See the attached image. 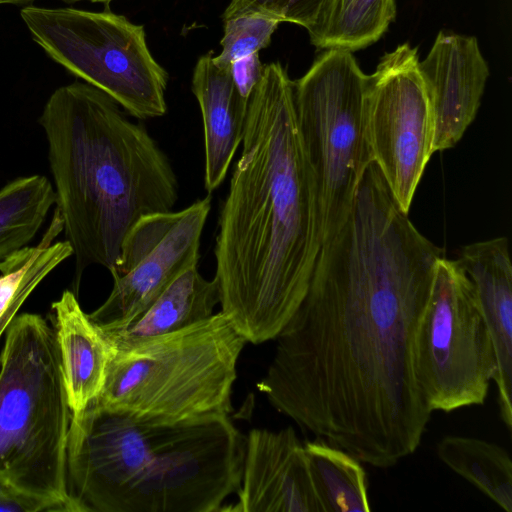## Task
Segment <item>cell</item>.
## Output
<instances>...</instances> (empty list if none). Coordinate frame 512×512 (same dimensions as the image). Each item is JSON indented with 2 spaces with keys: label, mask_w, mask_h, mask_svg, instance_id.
<instances>
[{
  "label": "cell",
  "mask_w": 512,
  "mask_h": 512,
  "mask_svg": "<svg viewBox=\"0 0 512 512\" xmlns=\"http://www.w3.org/2000/svg\"><path fill=\"white\" fill-rule=\"evenodd\" d=\"M56 204L43 175L17 178L0 189V261L28 246Z\"/></svg>",
  "instance_id": "7402d4cb"
},
{
  "label": "cell",
  "mask_w": 512,
  "mask_h": 512,
  "mask_svg": "<svg viewBox=\"0 0 512 512\" xmlns=\"http://www.w3.org/2000/svg\"><path fill=\"white\" fill-rule=\"evenodd\" d=\"M35 1L36 0H0V6L1 5H16V6L25 7V6L31 5ZM61 1H63L66 4H74L77 2H81V1H88L91 3H102L107 6L113 0H61Z\"/></svg>",
  "instance_id": "83f0119b"
},
{
  "label": "cell",
  "mask_w": 512,
  "mask_h": 512,
  "mask_svg": "<svg viewBox=\"0 0 512 512\" xmlns=\"http://www.w3.org/2000/svg\"><path fill=\"white\" fill-rule=\"evenodd\" d=\"M203 123L205 170L208 193L224 181L244 136L248 100L234 83L230 70L217 66L211 54L202 55L192 75Z\"/></svg>",
  "instance_id": "e0dca14e"
},
{
  "label": "cell",
  "mask_w": 512,
  "mask_h": 512,
  "mask_svg": "<svg viewBox=\"0 0 512 512\" xmlns=\"http://www.w3.org/2000/svg\"><path fill=\"white\" fill-rule=\"evenodd\" d=\"M304 445L321 512H368L367 474L360 461L319 438Z\"/></svg>",
  "instance_id": "d6986e66"
},
{
  "label": "cell",
  "mask_w": 512,
  "mask_h": 512,
  "mask_svg": "<svg viewBox=\"0 0 512 512\" xmlns=\"http://www.w3.org/2000/svg\"><path fill=\"white\" fill-rule=\"evenodd\" d=\"M280 22L259 16L242 15L224 20V35L220 41L222 51L212 56L213 62L223 69L248 55L259 53L269 46L271 37Z\"/></svg>",
  "instance_id": "603a6c76"
},
{
  "label": "cell",
  "mask_w": 512,
  "mask_h": 512,
  "mask_svg": "<svg viewBox=\"0 0 512 512\" xmlns=\"http://www.w3.org/2000/svg\"><path fill=\"white\" fill-rule=\"evenodd\" d=\"M320 248L293 81L272 62L248 99L214 249L221 312L247 342L276 338L306 295Z\"/></svg>",
  "instance_id": "7a4b0ae2"
},
{
  "label": "cell",
  "mask_w": 512,
  "mask_h": 512,
  "mask_svg": "<svg viewBox=\"0 0 512 512\" xmlns=\"http://www.w3.org/2000/svg\"><path fill=\"white\" fill-rule=\"evenodd\" d=\"M330 0H231L221 15L226 20L259 15L304 27L311 35L319 26Z\"/></svg>",
  "instance_id": "cb8c5ba5"
},
{
  "label": "cell",
  "mask_w": 512,
  "mask_h": 512,
  "mask_svg": "<svg viewBox=\"0 0 512 512\" xmlns=\"http://www.w3.org/2000/svg\"><path fill=\"white\" fill-rule=\"evenodd\" d=\"M368 75L352 52L327 49L297 81L294 107L313 178L321 246L342 227L372 162L366 136Z\"/></svg>",
  "instance_id": "8992f818"
},
{
  "label": "cell",
  "mask_w": 512,
  "mask_h": 512,
  "mask_svg": "<svg viewBox=\"0 0 512 512\" xmlns=\"http://www.w3.org/2000/svg\"><path fill=\"white\" fill-rule=\"evenodd\" d=\"M52 324L72 417L101 393L114 348L69 290L52 303Z\"/></svg>",
  "instance_id": "2e32d148"
},
{
  "label": "cell",
  "mask_w": 512,
  "mask_h": 512,
  "mask_svg": "<svg viewBox=\"0 0 512 512\" xmlns=\"http://www.w3.org/2000/svg\"><path fill=\"white\" fill-rule=\"evenodd\" d=\"M20 17L35 43L72 75L144 120L165 115L168 73L151 54L143 25L109 8L28 5Z\"/></svg>",
  "instance_id": "52a82bcc"
},
{
  "label": "cell",
  "mask_w": 512,
  "mask_h": 512,
  "mask_svg": "<svg viewBox=\"0 0 512 512\" xmlns=\"http://www.w3.org/2000/svg\"><path fill=\"white\" fill-rule=\"evenodd\" d=\"M458 263L470 279L490 333L502 421L512 429V265L508 240L498 237L464 246Z\"/></svg>",
  "instance_id": "9a60e30c"
},
{
  "label": "cell",
  "mask_w": 512,
  "mask_h": 512,
  "mask_svg": "<svg viewBox=\"0 0 512 512\" xmlns=\"http://www.w3.org/2000/svg\"><path fill=\"white\" fill-rule=\"evenodd\" d=\"M442 248L412 224L370 162L340 230L257 383L280 413L360 462L388 468L420 445L432 411L415 369Z\"/></svg>",
  "instance_id": "6da1fadb"
},
{
  "label": "cell",
  "mask_w": 512,
  "mask_h": 512,
  "mask_svg": "<svg viewBox=\"0 0 512 512\" xmlns=\"http://www.w3.org/2000/svg\"><path fill=\"white\" fill-rule=\"evenodd\" d=\"M432 120V152L452 148L476 117L489 67L473 36L439 32L418 63Z\"/></svg>",
  "instance_id": "4fadbf2b"
},
{
  "label": "cell",
  "mask_w": 512,
  "mask_h": 512,
  "mask_svg": "<svg viewBox=\"0 0 512 512\" xmlns=\"http://www.w3.org/2000/svg\"><path fill=\"white\" fill-rule=\"evenodd\" d=\"M217 304H220L217 281L205 279L197 267H193L166 288L129 326L103 333L114 349H125L206 320L214 314Z\"/></svg>",
  "instance_id": "ac0fdd59"
},
{
  "label": "cell",
  "mask_w": 512,
  "mask_h": 512,
  "mask_svg": "<svg viewBox=\"0 0 512 512\" xmlns=\"http://www.w3.org/2000/svg\"><path fill=\"white\" fill-rule=\"evenodd\" d=\"M71 417L53 326L15 316L0 356V478L82 512L67 483Z\"/></svg>",
  "instance_id": "277c9868"
},
{
  "label": "cell",
  "mask_w": 512,
  "mask_h": 512,
  "mask_svg": "<svg viewBox=\"0 0 512 512\" xmlns=\"http://www.w3.org/2000/svg\"><path fill=\"white\" fill-rule=\"evenodd\" d=\"M247 340L223 313L114 349L92 402L142 420L176 423L232 412L238 358Z\"/></svg>",
  "instance_id": "5b68a950"
},
{
  "label": "cell",
  "mask_w": 512,
  "mask_h": 512,
  "mask_svg": "<svg viewBox=\"0 0 512 512\" xmlns=\"http://www.w3.org/2000/svg\"><path fill=\"white\" fill-rule=\"evenodd\" d=\"M418 63L417 49L397 46L368 75L366 92L371 158L405 213L433 154V120Z\"/></svg>",
  "instance_id": "30bf717a"
},
{
  "label": "cell",
  "mask_w": 512,
  "mask_h": 512,
  "mask_svg": "<svg viewBox=\"0 0 512 512\" xmlns=\"http://www.w3.org/2000/svg\"><path fill=\"white\" fill-rule=\"evenodd\" d=\"M246 435L228 414L171 424L115 512H215L241 487Z\"/></svg>",
  "instance_id": "9c48e42d"
},
{
  "label": "cell",
  "mask_w": 512,
  "mask_h": 512,
  "mask_svg": "<svg viewBox=\"0 0 512 512\" xmlns=\"http://www.w3.org/2000/svg\"><path fill=\"white\" fill-rule=\"evenodd\" d=\"M495 368L473 285L457 260L443 256L416 336V377L427 406L449 413L482 405Z\"/></svg>",
  "instance_id": "ba28073f"
},
{
  "label": "cell",
  "mask_w": 512,
  "mask_h": 512,
  "mask_svg": "<svg viewBox=\"0 0 512 512\" xmlns=\"http://www.w3.org/2000/svg\"><path fill=\"white\" fill-rule=\"evenodd\" d=\"M171 424L94 403L71 417L67 483L81 511L115 512L121 494L151 460Z\"/></svg>",
  "instance_id": "7c38bea8"
},
{
  "label": "cell",
  "mask_w": 512,
  "mask_h": 512,
  "mask_svg": "<svg viewBox=\"0 0 512 512\" xmlns=\"http://www.w3.org/2000/svg\"><path fill=\"white\" fill-rule=\"evenodd\" d=\"M395 14V0H330L310 41L326 50L363 49L382 37Z\"/></svg>",
  "instance_id": "44dd1931"
},
{
  "label": "cell",
  "mask_w": 512,
  "mask_h": 512,
  "mask_svg": "<svg viewBox=\"0 0 512 512\" xmlns=\"http://www.w3.org/2000/svg\"><path fill=\"white\" fill-rule=\"evenodd\" d=\"M39 123L77 277L90 265L110 270L140 218L174 207L178 182L172 165L143 125L86 82L57 88Z\"/></svg>",
  "instance_id": "3957f363"
},
{
  "label": "cell",
  "mask_w": 512,
  "mask_h": 512,
  "mask_svg": "<svg viewBox=\"0 0 512 512\" xmlns=\"http://www.w3.org/2000/svg\"><path fill=\"white\" fill-rule=\"evenodd\" d=\"M439 459L506 512H512V461L498 444L449 435L437 445Z\"/></svg>",
  "instance_id": "ffe728a7"
},
{
  "label": "cell",
  "mask_w": 512,
  "mask_h": 512,
  "mask_svg": "<svg viewBox=\"0 0 512 512\" xmlns=\"http://www.w3.org/2000/svg\"><path fill=\"white\" fill-rule=\"evenodd\" d=\"M211 196L173 212L140 218L126 234L109 270L111 293L89 318L104 333L119 331L141 316L177 278L197 267Z\"/></svg>",
  "instance_id": "8fae6325"
},
{
  "label": "cell",
  "mask_w": 512,
  "mask_h": 512,
  "mask_svg": "<svg viewBox=\"0 0 512 512\" xmlns=\"http://www.w3.org/2000/svg\"><path fill=\"white\" fill-rule=\"evenodd\" d=\"M264 67L259 53L248 55L232 63L230 67L232 79L245 99H249L254 87L262 78Z\"/></svg>",
  "instance_id": "484cf974"
},
{
  "label": "cell",
  "mask_w": 512,
  "mask_h": 512,
  "mask_svg": "<svg viewBox=\"0 0 512 512\" xmlns=\"http://www.w3.org/2000/svg\"><path fill=\"white\" fill-rule=\"evenodd\" d=\"M74 512L62 501L41 498L0 478V512Z\"/></svg>",
  "instance_id": "d4e9b609"
},
{
  "label": "cell",
  "mask_w": 512,
  "mask_h": 512,
  "mask_svg": "<svg viewBox=\"0 0 512 512\" xmlns=\"http://www.w3.org/2000/svg\"><path fill=\"white\" fill-rule=\"evenodd\" d=\"M29 295L23 294L17 297L5 310V312L0 316V337L6 331L8 325L12 321V319L16 316L19 308L25 302Z\"/></svg>",
  "instance_id": "4316f807"
},
{
  "label": "cell",
  "mask_w": 512,
  "mask_h": 512,
  "mask_svg": "<svg viewBox=\"0 0 512 512\" xmlns=\"http://www.w3.org/2000/svg\"><path fill=\"white\" fill-rule=\"evenodd\" d=\"M235 512H321L304 445L292 427L254 428L246 448Z\"/></svg>",
  "instance_id": "5bb4252c"
}]
</instances>
